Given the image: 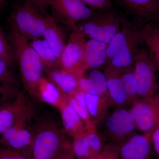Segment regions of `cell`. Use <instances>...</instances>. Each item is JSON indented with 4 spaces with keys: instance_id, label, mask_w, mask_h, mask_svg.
I'll list each match as a JSON object with an SVG mask.
<instances>
[{
    "instance_id": "cell-1",
    "label": "cell",
    "mask_w": 159,
    "mask_h": 159,
    "mask_svg": "<svg viewBox=\"0 0 159 159\" xmlns=\"http://www.w3.org/2000/svg\"><path fill=\"white\" fill-rule=\"evenodd\" d=\"M145 26L124 19L107 46L104 71L120 74L134 68L137 55L145 46Z\"/></svg>"
},
{
    "instance_id": "cell-10",
    "label": "cell",
    "mask_w": 159,
    "mask_h": 159,
    "mask_svg": "<svg viewBox=\"0 0 159 159\" xmlns=\"http://www.w3.org/2000/svg\"><path fill=\"white\" fill-rule=\"evenodd\" d=\"M86 38L78 30H74L63 51L60 69L74 74L80 79L87 70L84 62Z\"/></svg>"
},
{
    "instance_id": "cell-30",
    "label": "cell",
    "mask_w": 159,
    "mask_h": 159,
    "mask_svg": "<svg viewBox=\"0 0 159 159\" xmlns=\"http://www.w3.org/2000/svg\"><path fill=\"white\" fill-rule=\"evenodd\" d=\"M0 159H29V156L20 151L0 146Z\"/></svg>"
},
{
    "instance_id": "cell-8",
    "label": "cell",
    "mask_w": 159,
    "mask_h": 159,
    "mask_svg": "<svg viewBox=\"0 0 159 159\" xmlns=\"http://www.w3.org/2000/svg\"><path fill=\"white\" fill-rule=\"evenodd\" d=\"M138 98H150L159 94V74L145 45L137 55L134 66Z\"/></svg>"
},
{
    "instance_id": "cell-25",
    "label": "cell",
    "mask_w": 159,
    "mask_h": 159,
    "mask_svg": "<svg viewBox=\"0 0 159 159\" xmlns=\"http://www.w3.org/2000/svg\"><path fill=\"white\" fill-rule=\"evenodd\" d=\"M0 84L16 93H20V84L11 69L0 58Z\"/></svg>"
},
{
    "instance_id": "cell-3",
    "label": "cell",
    "mask_w": 159,
    "mask_h": 159,
    "mask_svg": "<svg viewBox=\"0 0 159 159\" xmlns=\"http://www.w3.org/2000/svg\"><path fill=\"white\" fill-rule=\"evenodd\" d=\"M69 137L62 127L54 120L36 121L29 159H54Z\"/></svg>"
},
{
    "instance_id": "cell-5",
    "label": "cell",
    "mask_w": 159,
    "mask_h": 159,
    "mask_svg": "<svg viewBox=\"0 0 159 159\" xmlns=\"http://www.w3.org/2000/svg\"><path fill=\"white\" fill-rule=\"evenodd\" d=\"M124 19L110 9H105L78 23L75 30L81 32L86 38L108 44L120 31Z\"/></svg>"
},
{
    "instance_id": "cell-7",
    "label": "cell",
    "mask_w": 159,
    "mask_h": 159,
    "mask_svg": "<svg viewBox=\"0 0 159 159\" xmlns=\"http://www.w3.org/2000/svg\"><path fill=\"white\" fill-rule=\"evenodd\" d=\"M31 106L13 125L0 136V146L22 152L29 156L35 122Z\"/></svg>"
},
{
    "instance_id": "cell-32",
    "label": "cell",
    "mask_w": 159,
    "mask_h": 159,
    "mask_svg": "<svg viewBox=\"0 0 159 159\" xmlns=\"http://www.w3.org/2000/svg\"><path fill=\"white\" fill-rule=\"evenodd\" d=\"M120 146L107 144L99 159H120L119 156Z\"/></svg>"
},
{
    "instance_id": "cell-17",
    "label": "cell",
    "mask_w": 159,
    "mask_h": 159,
    "mask_svg": "<svg viewBox=\"0 0 159 159\" xmlns=\"http://www.w3.org/2000/svg\"><path fill=\"white\" fill-rule=\"evenodd\" d=\"M86 102L91 121L97 129L113 107L110 99L106 96L86 93Z\"/></svg>"
},
{
    "instance_id": "cell-34",
    "label": "cell",
    "mask_w": 159,
    "mask_h": 159,
    "mask_svg": "<svg viewBox=\"0 0 159 159\" xmlns=\"http://www.w3.org/2000/svg\"><path fill=\"white\" fill-rule=\"evenodd\" d=\"M51 0H26L25 2L36 7L44 12H47V9L50 6Z\"/></svg>"
},
{
    "instance_id": "cell-20",
    "label": "cell",
    "mask_w": 159,
    "mask_h": 159,
    "mask_svg": "<svg viewBox=\"0 0 159 159\" xmlns=\"http://www.w3.org/2000/svg\"><path fill=\"white\" fill-rule=\"evenodd\" d=\"M107 46L108 44L96 40L87 41L84 55V62L87 70L105 65Z\"/></svg>"
},
{
    "instance_id": "cell-13",
    "label": "cell",
    "mask_w": 159,
    "mask_h": 159,
    "mask_svg": "<svg viewBox=\"0 0 159 159\" xmlns=\"http://www.w3.org/2000/svg\"><path fill=\"white\" fill-rule=\"evenodd\" d=\"M131 20L141 25L159 23V0H117Z\"/></svg>"
},
{
    "instance_id": "cell-22",
    "label": "cell",
    "mask_w": 159,
    "mask_h": 159,
    "mask_svg": "<svg viewBox=\"0 0 159 159\" xmlns=\"http://www.w3.org/2000/svg\"><path fill=\"white\" fill-rule=\"evenodd\" d=\"M65 93L48 78L43 77L38 89V100L57 108Z\"/></svg>"
},
{
    "instance_id": "cell-14",
    "label": "cell",
    "mask_w": 159,
    "mask_h": 159,
    "mask_svg": "<svg viewBox=\"0 0 159 159\" xmlns=\"http://www.w3.org/2000/svg\"><path fill=\"white\" fill-rule=\"evenodd\" d=\"M152 133H137L120 146V159H152Z\"/></svg>"
},
{
    "instance_id": "cell-9",
    "label": "cell",
    "mask_w": 159,
    "mask_h": 159,
    "mask_svg": "<svg viewBox=\"0 0 159 159\" xmlns=\"http://www.w3.org/2000/svg\"><path fill=\"white\" fill-rule=\"evenodd\" d=\"M51 16L56 22L62 23L75 30L77 24L93 15V10L82 0H51Z\"/></svg>"
},
{
    "instance_id": "cell-2",
    "label": "cell",
    "mask_w": 159,
    "mask_h": 159,
    "mask_svg": "<svg viewBox=\"0 0 159 159\" xmlns=\"http://www.w3.org/2000/svg\"><path fill=\"white\" fill-rule=\"evenodd\" d=\"M10 26L9 40L14 50L25 89L34 99L44 71L41 60L29 40Z\"/></svg>"
},
{
    "instance_id": "cell-23",
    "label": "cell",
    "mask_w": 159,
    "mask_h": 159,
    "mask_svg": "<svg viewBox=\"0 0 159 159\" xmlns=\"http://www.w3.org/2000/svg\"><path fill=\"white\" fill-rule=\"evenodd\" d=\"M145 45L159 74V23L151 22L145 26Z\"/></svg>"
},
{
    "instance_id": "cell-21",
    "label": "cell",
    "mask_w": 159,
    "mask_h": 159,
    "mask_svg": "<svg viewBox=\"0 0 159 159\" xmlns=\"http://www.w3.org/2000/svg\"><path fill=\"white\" fill-rule=\"evenodd\" d=\"M45 71L48 79L67 95L78 89L79 79L74 74L60 68Z\"/></svg>"
},
{
    "instance_id": "cell-16",
    "label": "cell",
    "mask_w": 159,
    "mask_h": 159,
    "mask_svg": "<svg viewBox=\"0 0 159 159\" xmlns=\"http://www.w3.org/2000/svg\"><path fill=\"white\" fill-rule=\"evenodd\" d=\"M22 91L13 102L0 108V136L15 123L31 106Z\"/></svg>"
},
{
    "instance_id": "cell-31",
    "label": "cell",
    "mask_w": 159,
    "mask_h": 159,
    "mask_svg": "<svg viewBox=\"0 0 159 159\" xmlns=\"http://www.w3.org/2000/svg\"><path fill=\"white\" fill-rule=\"evenodd\" d=\"M20 93H15L0 84V108L13 102Z\"/></svg>"
},
{
    "instance_id": "cell-35",
    "label": "cell",
    "mask_w": 159,
    "mask_h": 159,
    "mask_svg": "<svg viewBox=\"0 0 159 159\" xmlns=\"http://www.w3.org/2000/svg\"><path fill=\"white\" fill-rule=\"evenodd\" d=\"M151 140L153 148L159 157V123L152 133Z\"/></svg>"
},
{
    "instance_id": "cell-11",
    "label": "cell",
    "mask_w": 159,
    "mask_h": 159,
    "mask_svg": "<svg viewBox=\"0 0 159 159\" xmlns=\"http://www.w3.org/2000/svg\"><path fill=\"white\" fill-rule=\"evenodd\" d=\"M129 109L138 130L152 133L159 123V94L153 98H138Z\"/></svg>"
},
{
    "instance_id": "cell-19",
    "label": "cell",
    "mask_w": 159,
    "mask_h": 159,
    "mask_svg": "<svg viewBox=\"0 0 159 159\" xmlns=\"http://www.w3.org/2000/svg\"><path fill=\"white\" fill-rule=\"evenodd\" d=\"M43 37L54 52L60 66L61 55L66 45L65 35L62 28L50 15L48 16Z\"/></svg>"
},
{
    "instance_id": "cell-28",
    "label": "cell",
    "mask_w": 159,
    "mask_h": 159,
    "mask_svg": "<svg viewBox=\"0 0 159 159\" xmlns=\"http://www.w3.org/2000/svg\"><path fill=\"white\" fill-rule=\"evenodd\" d=\"M134 68L120 74L125 91L132 104L138 99L136 80L134 74Z\"/></svg>"
},
{
    "instance_id": "cell-33",
    "label": "cell",
    "mask_w": 159,
    "mask_h": 159,
    "mask_svg": "<svg viewBox=\"0 0 159 159\" xmlns=\"http://www.w3.org/2000/svg\"><path fill=\"white\" fill-rule=\"evenodd\" d=\"M83 2L90 7L99 11L110 9L111 6V0H82Z\"/></svg>"
},
{
    "instance_id": "cell-37",
    "label": "cell",
    "mask_w": 159,
    "mask_h": 159,
    "mask_svg": "<svg viewBox=\"0 0 159 159\" xmlns=\"http://www.w3.org/2000/svg\"><path fill=\"white\" fill-rule=\"evenodd\" d=\"M0 5H1V4H0Z\"/></svg>"
},
{
    "instance_id": "cell-12",
    "label": "cell",
    "mask_w": 159,
    "mask_h": 159,
    "mask_svg": "<svg viewBox=\"0 0 159 159\" xmlns=\"http://www.w3.org/2000/svg\"><path fill=\"white\" fill-rule=\"evenodd\" d=\"M106 144L94 125L87 127L73 139L76 159H99Z\"/></svg>"
},
{
    "instance_id": "cell-24",
    "label": "cell",
    "mask_w": 159,
    "mask_h": 159,
    "mask_svg": "<svg viewBox=\"0 0 159 159\" xmlns=\"http://www.w3.org/2000/svg\"><path fill=\"white\" fill-rule=\"evenodd\" d=\"M41 60L44 71L60 68L54 52L45 40L33 39L30 43Z\"/></svg>"
},
{
    "instance_id": "cell-4",
    "label": "cell",
    "mask_w": 159,
    "mask_h": 159,
    "mask_svg": "<svg viewBox=\"0 0 159 159\" xmlns=\"http://www.w3.org/2000/svg\"><path fill=\"white\" fill-rule=\"evenodd\" d=\"M106 144L121 146L138 133L129 108L113 107L97 129Z\"/></svg>"
},
{
    "instance_id": "cell-29",
    "label": "cell",
    "mask_w": 159,
    "mask_h": 159,
    "mask_svg": "<svg viewBox=\"0 0 159 159\" xmlns=\"http://www.w3.org/2000/svg\"><path fill=\"white\" fill-rule=\"evenodd\" d=\"M54 159H76L73 148V139L69 137Z\"/></svg>"
},
{
    "instance_id": "cell-6",
    "label": "cell",
    "mask_w": 159,
    "mask_h": 159,
    "mask_svg": "<svg viewBox=\"0 0 159 159\" xmlns=\"http://www.w3.org/2000/svg\"><path fill=\"white\" fill-rule=\"evenodd\" d=\"M49 14L25 1L18 5L10 19L11 25L29 40L43 36Z\"/></svg>"
},
{
    "instance_id": "cell-27",
    "label": "cell",
    "mask_w": 159,
    "mask_h": 159,
    "mask_svg": "<svg viewBox=\"0 0 159 159\" xmlns=\"http://www.w3.org/2000/svg\"><path fill=\"white\" fill-rule=\"evenodd\" d=\"M0 58L5 61L11 69L14 68L16 62L15 55L12 46L0 30Z\"/></svg>"
},
{
    "instance_id": "cell-26",
    "label": "cell",
    "mask_w": 159,
    "mask_h": 159,
    "mask_svg": "<svg viewBox=\"0 0 159 159\" xmlns=\"http://www.w3.org/2000/svg\"><path fill=\"white\" fill-rule=\"evenodd\" d=\"M88 78L90 84L92 93L109 97L107 79L104 73L94 70L90 73Z\"/></svg>"
},
{
    "instance_id": "cell-15",
    "label": "cell",
    "mask_w": 159,
    "mask_h": 159,
    "mask_svg": "<svg viewBox=\"0 0 159 159\" xmlns=\"http://www.w3.org/2000/svg\"><path fill=\"white\" fill-rule=\"evenodd\" d=\"M57 108L60 112L63 129L66 134L72 139L92 125H87L74 111L69 103L66 94L63 96Z\"/></svg>"
},
{
    "instance_id": "cell-36",
    "label": "cell",
    "mask_w": 159,
    "mask_h": 159,
    "mask_svg": "<svg viewBox=\"0 0 159 159\" xmlns=\"http://www.w3.org/2000/svg\"><path fill=\"white\" fill-rule=\"evenodd\" d=\"M6 1V0H0V4L1 5V4H2V3Z\"/></svg>"
},
{
    "instance_id": "cell-18",
    "label": "cell",
    "mask_w": 159,
    "mask_h": 159,
    "mask_svg": "<svg viewBox=\"0 0 159 159\" xmlns=\"http://www.w3.org/2000/svg\"><path fill=\"white\" fill-rule=\"evenodd\" d=\"M107 79L109 97L113 107H130L131 103L120 74L104 71Z\"/></svg>"
}]
</instances>
